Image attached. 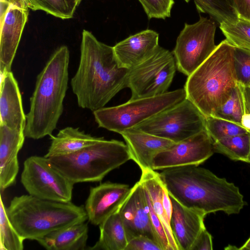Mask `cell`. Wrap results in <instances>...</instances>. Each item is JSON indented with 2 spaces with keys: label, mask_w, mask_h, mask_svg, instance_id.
<instances>
[{
  "label": "cell",
  "mask_w": 250,
  "mask_h": 250,
  "mask_svg": "<svg viewBox=\"0 0 250 250\" xmlns=\"http://www.w3.org/2000/svg\"><path fill=\"white\" fill-rule=\"evenodd\" d=\"M129 71L119 65L113 47L99 41L91 32L84 29L79 65L71 81L78 105L93 112L104 107L127 87Z\"/></svg>",
  "instance_id": "1"
},
{
  "label": "cell",
  "mask_w": 250,
  "mask_h": 250,
  "mask_svg": "<svg viewBox=\"0 0 250 250\" xmlns=\"http://www.w3.org/2000/svg\"><path fill=\"white\" fill-rule=\"evenodd\" d=\"M159 174L171 196L184 207L206 215L218 211L238 214L247 204L233 183L198 166L168 168Z\"/></svg>",
  "instance_id": "2"
},
{
  "label": "cell",
  "mask_w": 250,
  "mask_h": 250,
  "mask_svg": "<svg viewBox=\"0 0 250 250\" xmlns=\"http://www.w3.org/2000/svg\"><path fill=\"white\" fill-rule=\"evenodd\" d=\"M69 51L58 48L38 75L26 116L25 137L38 140L52 135L63 112L68 82Z\"/></svg>",
  "instance_id": "3"
},
{
  "label": "cell",
  "mask_w": 250,
  "mask_h": 250,
  "mask_svg": "<svg viewBox=\"0 0 250 250\" xmlns=\"http://www.w3.org/2000/svg\"><path fill=\"white\" fill-rule=\"evenodd\" d=\"M234 46L222 41L191 75L184 85L187 98L206 116H213L229 98L237 84L234 65Z\"/></svg>",
  "instance_id": "4"
},
{
  "label": "cell",
  "mask_w": 250,
  "mask_h": 250,
  "mask_svg": "<svg viewBox=\"0 0 250 250\" xmlns=\"http://www.w3.org/2000/svg\"><path fill=\"white\" fill-rule=\"evenodd\" d=\"M6 211L11 223L24 240L37 241L53 231L88 220L83 206L29 194L14 197Z\"/></svg>",
  "instance_id": "5"
},
{
  "label": "cell",
  "mask_w": 250,
  "mask_h": 250,
  "mask_svg": "<svg viewBox=\"0 0 250 250\" xmlns=\"http://www.w3.org/2000/svg\"><path fill=\"white\" fill-rule=\"evenodd\" d=\"M47 158L74 184L100 182L110 171L131 159L126 144L103 137L75 153Z\"/></svg>",
  "instance_id": "6"
},
{
  "label": "cell",
  "mask_w": 250,
  "mask_h": 250,
  "mask_svg": "<svg viewBox=\"0 0 250 250\" xmlns=\"http://www.w3.org/2000/svg\"><path fill=\"white\" fill-rule=\"evenodd\" d=\"M187 98L184 88L151 97L129 99L122 104L93 111L99 127L120 134Z\"/></svg>",
  "instance_id": "7"
},
{
  "label": "cell",
  "mask_w": 250,
  "mask_h": 250,
  "mask_svg": "<svg viewBox=\"0 0 250 250\" xmlns=\"http://www.w3.org/2000/svg\"><path fill=\"white\" fill-rule=\"evenodd\" d=\"M134 128L177 143L206 129V116L186 98Z\"/></svg>",
  "instance_id": "8"
},
{
  "label": "cell",
  "mask_w": 250,
  "mask_h": 250,
  "mask_svg": "<svg viewBox=\"0 0 250 250\" xmlns=\"http://www.w3.org/2000/svg\"><path fill=\"white\" fill-rule=\"evenodd\" d=\"M177 68L173 54L159 46L145 61L129 69L127 87L130 99L156 96L167 92Z\"/></svg>",
  "instance_id": "9"
},
{
  "label": "cell",
  "mask_w": 250,
  "mask_h": 250,
  "mask_svg": "<svg viewBox=\"0 0 250 250\" xmlns=\"http://www.w3.org/2000/svg\"><path fill=\"white\" fill-rule=\"evenodd\" d=\"M216 29L213 20L201 16L196 22L185 24L172 52L180 72L189 76L212 54L217 47Z\"/></svg>",
  "instance_id": "10"
},
{
  "label": "cell",
  "mask_w": 250,
  "mask_h": 250,
  "mask_svg": "<svg viewBox=\"0 0 250 250\" xmlns=\"http://www.w3.org/2000/svg\"><path fill=\"white\" fill-rule=\"evenodd\" d=\"M21 181L30 195L57 202H71L74 184L44 156H32L23 163Z\"/></svg>",
  "instance_id": "11"
},
{
  "label": "cell",
  "mask_w": 250,
  "mask_h": 250,
  "mask_svg": "<svg viewBox=\"0 0 250 250\" xmlns=\"http://www.w3.org/2000/svg\"><path fill=\"white\" fill-rule=\"evenodd\" d=\"M213 141L205 129L168 148L158 153L153 158V170L189 165L199 166L214 152Z\"/></svg>",
  "instance_id": "12"
},
{
  "label": "cell",
  "mask_w": 250,
  "mask_h": 250,
  "mask_svg": "<svg viewBox=\"0 0 250 250\" xmlns=\"http://www.w3.org/2000/svg\"><path fill=\"white\" fill-rule=\"evenodd\" d=\"M117 211L122 220L128 241L143 236L159 245L151 224L145 190L140 181L131 188Z\"/></svg>",
  "instance_id": "13"
},
{
  "label": "cell",
  "mask_w": 250,
  "mask_h": 250,
  "mask_svg": "<svg viewBox=\"0 0 250 250\" xmlns=\"http://www.w3.org/2000/svg\"><path fill=\"white\" fill-rule=\"evenodd\" d=\"M130 189L127 185L110 182L91 187L84 207L88 221L99 226L118 210Z\"/></svg>",
  "instance_id": "14"
},
{
  "label": "cell",
  "mask_w": 250,
  "mask_h": 250,
  "mask_svg": "<svg viewBox=\"0 0 250 250\" xmlns=\"http://www.w3.org/2000/svg\"><path fill=\"white\" fill-rule=\"evenodd\" d=\"M28 9L11 5L0 25V72L1 76L11 71L13 60L27 21Z\"/></svg>",
  "instance_id": "15"
},
{
  "label": "cell",
  "mask_w": 250,
  "mask_h": 250,
  "mask_svg": "<svg viewBox=\"0 0 250 250\" xmlns=\"http://www.w3.org/2000/svg\"><path fill=\"white\" fill-rule=\"evenodd\" d=\"M172 211L169 223L179 250H190L202 230L205 228L202 211L184 207L169 195Z\"/></svg>",
  "instance_id": "16"
},
{
  "label": "cell",
  "mask_w": 250,
  "mask_h": 250,
  "mask_svg": "<svg viewBox=\"0 0 250 250\" xmlns=\"http://www.w3.org/2000/svg\"><path fill=\"white\" fill-rule=\"evenodd\" d=\"M159 46V34L146 29L130 36L113 48L119 65L131 69L149 57Z\"/></svg>",
  "instance_id": "17"
},
{
  "label": "cell",
  "mask_w": 250,
  "mask_h": 250,
  "mask_svg": "<svg viewBox=\"0 0 250 250\" xmlns=\"http://www.w3.org/2000/svg\"><path fill=\"white\" fill-rule=\"evenodd\" d=\"M120 134L125 142L131 160L141 170L153 169L152 161L154 157L175 143L134 127L126 129Z\"/></svg>",
  "instance_id": "18"
},
{
  "label": "cell",
  "mask_w": 250,
  "mask_h": 250,
  "mask_svg": "<svg viewBox=\"0 0 250 250\" xmlns=\"http://www.w3.org/2000/svg\"><path fill=\"white\" fill-rule=\"evenodd\" d=\"M24 131L0 125V189L3 192L16 183L19 170L18 154L23 146Z\"/></svg>",
  "instance_id": "19"
},
{
  "label": "cell",
  "mask_w": 250,
  "mask_h": 250,
  "mask_svg": "<svg viewBox=\"0 0 250 250\" xmlns=\"http://www.w3.org/2000/svg\"><path fill=\"white\" fill-rule=\"evenodd\" d=\"M0 125L24 131L26 124L18 83L11 71L1 76Z\"/></svg>",
  "instance_id": "20"
},
{
  "label": "cell",
  "mask_w": 250,
  "mask_h": 250,
  "mask_svg": "<svg viewBox=\"0 0 250 250\" xmlns=\"http://www.w3.org/2000/svg\"><path fill=\"white\" fill-rule=\"evenodd\" d=\"M88 232L84 222L53 231L37 241L48 250H84L87 249Z\"/></svg>",
  "instance_id": "21"
},
{
  "label": "cell",
  "mask_w": 250,
  "mask_h": 250,
  "mask_svg": "<svg viewBox=\"0 0 250 250\" xmlns=\"http://www.w3.org/2000/svg\"><path fill=\"white\" fill-rule=\"evenodd\" d=\"M50 137L51 144L44 155L46 158L75 153L95 144L102 138L86 134L78 127L70 126L60 130L56 136L51 135Z\"/></svg>",
  "instance_id": "22"
},
{
  "label": "cell",
  "mask_w": 250,
  "mask_h": 250,
  "mask_svg": "<svg viewBox=\"0 0 250 250\" xmlns=\"http://www.w3.org/2000/svg\"><path fill=\"white\" fill-rule=\"evenodd\" d=\"M140 181L147 192L152 208L165 229L171 250H179L163 204L164 185L160 174L153 169L142 170Z\"/></svg>",
  "instance_id": "23"
},
{
  "label": "cell",
  "mask_w": 250,
  "mask_h": 250,
  "mask_svg": "<svg viewBox=\"0 0 250 250\" xmlns=\"http://www.w3.org/2000/svg\"><path fill=\"white\" fill-rule=\"evenodd\" d=\"M100 235L90 250H125L128 243L126 232L119 213L117 211L100 225Z\"/></svg>",
  "instance_id": "24"
},
{
  "label": "cell",
  "mask_w": 250,
  "mask_h": 250,
  "mask_svg": "<svg viewBox=\"0 0 250 250\" xmlns=\"http://www.w3.org/2000/svg\"><path fill=\"white\" fill-rule=\"evenodd\" d=\"M213 146L214 152L234 161L250 163V132L214 141Z\"/></svg>",
  "instance_id": "25"
},
{
  "label": "cell",
  "mask_w": 250,
  "mask_h": 250,
  "mask_svg": "<svg viewBox=\"0 0 250 250\" xmlns=\"http://www.w3.org/2000/svg\"><path fill=\"white\" fill-rule=\"evenodd\" d=\"M187 2L190 0H185ZM199 12L208 14L219 24L238 19L232 0H193Z\"/></svg>",
  "instance_id": "26"
},
{
  "label": "cell",
  "mask_w": 250,
  "mask_h": 250,
  "mask_svg": "<svg viewBox=\"0 0 250 250\" xmlns=\"http://www.w3.org/2000/svg\"><path fill=\"white\" fill-rule=\"evenodd\" d=\"M28 7L34 11L42 10L65 20L73 17L79 3L77 0H25Z\"/></svg>",
  "instance_id": "27"
},
{
  "label": "cell",
  "mask_w": 250,
  "mask_h": 250,
  "mask_svg": "<svg viewBox=\"0 0 250 250\" xmlns=\"http://www.w3.org/2000/svg\"><path fill=\"white\" fill-rule=\"evenodd\" d=\"M24 239L17 231L7 215L2 196L0 203V249L22 250Z\"/></svg>",
  "instance_id": "28"
},
{
  "label": "cell",
  "mask_w": 250,
  "mask_h": 250,
  "mask_svg": "<svg viewBox=\"0 0 250 250\" xmlns=\"http://www.w3.org/2000/svg\"><path fill=\"white\" fill-rule=\"evenodd\" d=\"M219 27L233 46L250 50V21L238 18L234 22H223Z\"/></svg>",
  "instance_id": "29"
},
{
  "label": "cell",
  "mask_w": 250,
  "mask_h": 250,
  "mask_svg": "<svg viewBox=\"0 0 250 250\" xmlns=\"http://www.w3.org/2000/svg\"><path fill=\"white\" fill-rule=\"evenodd\" d=\"M245 112L243 94L240 85L237 83L229 98L212 116L228 120L241 125V119Z\"/></svg>",
  "instance_id": "30"
},
{
  "label": "cell",
  "mask_w": 250,
  "mask_h": 250,
  "mask_svg": "<svg viewBox=\"0 0 250 250\" xmlns=\"http://www.w3.org/2000/svg\"><path fill=\"white\" fill-rule=\"evenodd\" d=\"M206 129L213 142L250 133L238 124L212 116L206 117Z\"/></svg>",
  "instance_id": "31"
},
{
  "label": "cell",
  "mask_w": 250,
  "mask_h": 250,
  "mask_svg": "<svg viewBox=\"0 0 250 250\" xmlns=\"http://www.w3.org/2000/svg\"><path fill=\"white\" fill-rule=\"evenodd\" d=\"M233 57L237 83L248 86L250 84V50L234 47Z\"/></svg>",
  "instance_id": "32"
},
{
  "label": "cell",
  "mask_w": 250,
  "mask_h": 250,
  "mask_svg": "<svg viewBox=\"0 0 250 250\" xmlns=\"http://www.w3.org/2000/svg\"><path fill=\"white\" fill-rule=\"evenodd\" d=\"M148 19L170 17L174 0H138Z\"/></svg>",
  "instance_id": "33"
},
{
  "label": "cell",
  "mask_w": 250,
  "mask_h": 250,
  "mask_svg": "<svg viewBox=\"0 0 250 250\" xmlns=\"http://www.w3.org/2000/svg\"><path fill=\"white\" fill-rule=\"evenodd\" d=\"M125 250H162V249L155 241L140 236L129 240Z\"/></svg>",
  "instance_id": "34"
},
{
  "label": "cell",
  "mask_w": 250,
  "mask_h": 250,
  "mask_svg": "<svg viewBox=\"0 0 250 250\" xmlns=\"http://www.w3.org/2000/svg\"><path fill=\"white\" fill-rule=\"evenodd\" d=\"M212 249V236L205 228L198 235L190 250H211Z\"/></svg>",
  "instance_id": "35"
},
{
  "label": "cell",
  "mask_w": 250,
  "mask_h": 250,
  "mask_svg": "<svg viewBox=\"0 0 250 250\" xmlns=\"http://www.w3.org/2000/svg\"><path fill=\"white\" fill-rule=\"evenodd\" d=\"M239 19L250 21V0H232Z\"/></svg>",
  "instance_id": "36"
},
{
  "label": "cell",
  "mask_w": 250,
  "mask_h": 250,
  "mask_svg": "<svg viewBox=\"0 0 250 250\" xmlns=\"http://www.w3.org/2000/svg\"><path fill=\"white\" fill-rule=\"evenodd\" d=\"M163 204L167 216L170 221L172 211V206L169 193L165 185L163 189Z\"/></svg>",
  "instance_id": "37"
},
{
  "label": "cell",
  "mask_w": 250,
  "mask_h": 250,
  "mask_svg": "<svg viewBox=\"0 0 250 250\" xmlns=\"http://www.w3.org/2000/svg\"><path fill=\"white\" fill-rule=\"evenodd\" d=\"M243 94L245 112L250 113V87L240 84Z\"/></svg>",
  "instance_id": "38"
},
{
  "label": "cell",
  "mask_w": 250,
  "mask_h": 250,
  "mask_svg": "<svg viewBox=\"0 0 250 250\" xmlns=\"http://www.w3.org/2000/svg\"><path fill=\"white\" fill-rule=\"evenodd\" d=\"M10 5L8 3L0 0V24L2 23Z\"/></svg>",
  "instance_id": "39"
},
{
  "label": "cell",
  "mask_w": 250,
  "mask_h": 250,
  "mask_svg": "<svg viewBox=\"0 0 250 250\" xmlns=\"http://www.w3.org/2000/svg\"><path fill=\"white\" fill-rule=\"evenodd\" d=\"M21 8L29 9L25 0H0Z\"/></svg>",
  "instance_id": "40"
},
{
  "label": "cell",
  "mask_w": 250,
  "mask_h": 250,
  "mask_svg": "<svg viewBox=\"0 0 250 250\" xmlns=\"http://www.w3.org/2000/svg\"><path fill=\"white\" fill-rule=\"evenodd\" d=\"M241 125L250 132V113L245 112L242 116Z\"/></svg>",
  "instance_id": "41"
},
{
  "label": "cell",
  "mask_w": 250,
  "mask_h": 250,
  "mask_svg": "<svg viewBox=\"0 0 250 250\" xmlns=\"http://www.w3.org/2000/svg\"><path fill=\"white\" fill-rule=\"evenodd\" d=\"M238 249L250 250V237L243 246H242L240 248H238Z\"/></svg>",
  "instance_id": "42"
},
{
  "label": "cell",
  "mask_w": 250,
  "mask_h": 250,
  "mask_svg": "<svg viewBox=\"0 0 250 250\" xmlns=\"http://www.w3.org/2000/svg\"><path fill=\"white\" fill-rule=\"evenodd\" d=\"M78 0V1L79 2V3L80 4V3L81 2V0Z\"/></svg>",
  "instance_id": "43"
},
{
  "label": "cell",
  "mask_w": 250,
  "mask_h": 250,
  "mask_svg": "<svg viewBox=\"0 0 250 250\" xmlns=\"http://www.w3.org/2000/svg\"><path fill=\"white\" fill-rule=\"evenodd\" d=\"M248 86H249L250 87V84L248 85Z\"/></svg>",
  "instance_id": "44"
},
{
  "label": "cell",
  "mask_w": 250,
  "mask_h": 250,
  "mask_svg": "<svg viewBox=\"0 0 250 250\" xmlns=\"http://www.w3.org/2000/svg\"></svg>",
  "instance_id": "45"
}]
</instances>
